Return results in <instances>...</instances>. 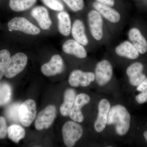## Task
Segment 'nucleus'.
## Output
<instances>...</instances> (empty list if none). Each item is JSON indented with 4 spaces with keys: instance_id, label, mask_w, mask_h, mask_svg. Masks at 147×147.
<instances>
[{
    "instance_id": "cd10ccee",
    "label": "nucleus",
    "mask_w": 147,
    "mask_h": 147,
    "mask_svg": "<svg viewBox=\"0 0 147 147\" xmlns=\"http://www.w3.org/2000/svg\"><path fill=\"white\" fill-rule=\"evenodd\" d=\"M74 11L82 10L85 6L84 0H63Z\"/></svg>"
},
{
    "instance_id": "7c9ffc66",
    "label": "nucleus",
    "mask_w": 147,
    "mask_h": 147,
    "mask_svg": "<svg viewBox=\"0 0 147 147\" xmlns=\"http://www.w3.org/2000/svg\"><path fill=\"white\" fill-rule=\"evenodd\" d=\"M95 1L101 3L111 7L114 6L115 4V0H95Z\"/></svg>"
},
{
    "instance_id": "a878e982",
    "label": "nucleus",
    "mask_w": 147,
    "mask_h": 147,
    "mask_svg": "<svg viewBox=\"0 0 147 147\" xmlns=\"http://www.w3.org/2000/svg\"><path fill=\"white\" fill-rule=\"evenodd\" d=\"M137 90L141 92L137 95L135 99L139 104H143L147 102V78L137 87Z\"/></svg>"
},
{
    "instance_id": "2eb2a0df",
    "label": "nucleus",
    "mask_w": 147,
    "mask_h": 147,
    "mask_svg": "<svg viewBox=\"0 0 147 147\" xmlns=\"http://www.w3.org/2000/svg\"><path fill=\"white\" fill-rule=\"evenodd\" d=\"M31 14L42 30H48L52 26V22L49 16V12L44 7L42 6L36 7L32 9Z\"/></svg>"
},
{
    "instance_id": "b1692460",
    "label": "nucleus",
    "mask_w": 147,
    "mask_h": 147,
    "mask_svg": "<svg viewBox=\"0 0 147 147\" xmlns=\"http://www.w3.org/2000/svg\"><path fill=\"white\" fill-rule=\"evenodd\" d=\"M12 90L9 84L0 82V106L6 105L11 99Z\"/></svg>"
},
{
    "instance_id": "6ab92c4d",
    "label": "nucleus",
    "mask_w": 147,
    "mask_h": 147,
    "mask_svg": "<svg viewBox=\"0 0 147 147\" xmlns=\"http://www.w3.org/2000/svg\"><path fill=\"white\" fill-rule=\"evenodd\" d=\"M83 21L76 19L74 22L71 27V33L74 39L84 46H86L89 43Z\"/></svg>"
},
{
    "instance_id": "9d476101",
    "label": "nucleus",
    "mask_w": 147,
    "mask_h": 147,
    "mask_svg": "<svg viewBox=\"0 0 147 147\" xmlns=\"http://www.w3.org/2000/svg\"><path fill=\"white\" fill-rule=\"evenodd\" d=\"M64 69V63L61 57L59 55H55L50 61L44 64L41 67V71L45 76H55L62 72Z\"/></svg>"
},
{
    "instance_id": "423d86ee",
    "label": "nucleus",
    "mask_w": 147,
    "mask_h": 147,
    "mask_svg": "<svg viewBox=\"0 0 147 147\" xmlns=\"http://www.w3.org/2000/svg\"><path fill=\"white\" fill-rule=\"evenodd\" d=\"M96 10L90 11L88 14V22L92 36L97 41L102 39L103 36V19Z\"/></svg>"
},
{
    "instance_id": "2f4dec72",
    "label": "nucleus",
    "mask_w": 147,
    "mask_h": 147,
    "mask_svg": "<svg viewBox=\"0 0 147 147\" xmlns=\"http://www.w3.org/2000/svg\"><path fill=\"white\" fill-rule=\"evenodd\" d=\"M144 137L145 139H146V141L147 142V131H145L144 133Z\"/></svg>"
},
{
    "instance_id": "f8f14e48",
    "label": "nucleus",
    "mask_w": 147,
    "mask_h": 147,
    "mask_svg": "<svg viewBox=\"0 0 147 147\" xmlns=\"http://www.w3.org/2000/svg\"><path fill=\"white\" fill-rule=\"evenodd\" d=\"M90 100L89 96L86 94L81 93L76 96L74 105L69 114L70 118L76 122H82L84 118L81 108L89 103Z\"/></svg>"
},
{
    "instance_id": "9b49d317",
    "label": "nucleus",
    "mask_w": 147,
    "mask_h": 147,
    "mask_svg": "<svg viewBox=\"0 0 147 147\" xmlns=\"http://www.w3.org/2000/svg\"><path fill=\"white\" fill-rule=\"evenodd\" d=\"M110 107V102L107 99H102L99 102L98 114L94 124L95 130L97 132H101L105 129Z\"/></svg>"
},
{
    "instance_id": "f257e3e1",
    "label": "nucleus",
    "mask_w": 147,
    "mask_h": 147,
    "mask_svg": "<svg viewBox=\"0 0 147 147\" xmlns=\"http://www.w3.org/2000/svg\"><path fill=\"white\" fill-rule=\"evenodd\" d=\"M130 120V114L126 108L123 105H117L109 110L107 124L115 125L116 133L119 136H124L129 130Z\"/></svg>"
},
{
    "instance_id": "20e7f679",
    "label": "nucleus",
    "mask_w": 147,
    "mask_h": 147,
    "mask_svg": "<svg viewBox=\"0 0 147 147\" xmlns=\"http://www.w3.org/2000/svg\"><path fill=\"white\" fill-rule=\"evenodd\" d=\"M7 26L10 30L20 31L31 35H36L40 32L38 27L24 17H14L9 21Z\"/></svg>"
},
{
    "instance_id": "bb28decb",
    "label": "nucleus",
    "mask_w": 147,
    "mask_h": 147,
    "mask_svg": "<svg viewBox=\"0 0 147 147\" xmlns=\"http://www.w3.org/2000/svg\"><path fill=\"white\" fill-rule=\"evenodd\" d=\"M10 58V52L7 50L0 51V80L4 75L8 61Z\"/></svg>"
},
{
    "instance_id": "6e6552de",
    "label": "nucleus",
    "mask_w": 147,
    "mask_h": 147,
    "mask_svg": "<svg viewBox=\"0 0 147 147\" xmlns=\"http://www.w3.org/2000/svg\"><path fill=\"white\" fill-rule=\"evenodd\" d=\"M95 79L99 86H105L112 79L113 67L111 63L107 60L98 62L95 69Z\"/></svg>"
},
{
    "instance_id": "f03ea898",
    "label": "nucleus",
    "mask_w": 147,
    "mask_h": 147,
    "mask_svg": "<svg viewBox=\"0 0 147 147\" xmlns=\"http://www.w3.org/2000/svg\"><path fill=\"white\" fill-rule=\"evenodd\" d=\"M83 128L75 121H69L62 127V134L64 143L67 147H73L76 142L82 137Z\"/></svg>"
},
{
    "instance_id": "4be33fe9",
    "label": "nucleus",
    "mask_w": 147,
    "mask_h": 147,
    "mask_svg": "<svg viewBox=\"0 0 147 147\" xmlns=\"http://www.w3.org/2000/svg\"><path fill=\"white\" fill-rule=\"evenodd\" d=\"M36 0H9V6L13 11H24L32 7Z\"/></svg>"
},
{
    "instance_id": "0eeeda50",
    "label": "nucleus",
    "mask_w": 147,
    "mask_h": 147,
    "mask_svg": "<svg viewBox=\"0 0 147 147\" xmlns=\"http://www.w3.org/2000/svg\"><path fill=\"white\" fill-rule=\"evenodd\" d=\"M57 115V109L54 105H50L40 111L38 115L35 127L37 130L49 128L54 122Z\"/></svg>"
},
{
    "instance_id": "39448f33",
    "label": "nucleus",
    "mask_w": 147,
    "mask_h": 147,
    "mask_svg": "<svg viewBox=\"0 0 147 147\" xmlns=\"http://www.w3.org/2000/svg\"><path fill=\"white\" fill-rule=\"evenodd\" d=\"M36 113V104L34 100L28 99L19 107V121L24 126H30L35 118Z\"/></svg>"
},
{
    "instance_id": "4468645a",
    "label": "nucleus",
    "mask_w": 147,
    "mask_h": 147,
    "mask_svg": "<svg viewBox=\"0 0 147 147\" xmlns=\"http://www.w3.org/2000/svg\"><path fill=\"white\" fill-rule=\"evenodd\" d=\"M95 10L97 11L102 17L112 23H118L121 15L117 11L110 6L95 1L93 3Z\"/></svg>"
},
{
    "instance_id": "a211bd4d",
    "label": "nucleus",
    "mask_w": 147,
    "mask_h": 147,
    "mask_svg": "<svg viewBox=\"0 0 147 147\" xmlns=\"http://www.w3.org/2000/svg\"><path fill=\"white\" fill-rule=\"evenodd\" d=\"M116 54L120 57L130 59H136L139 57V53L130 41L125 40L115 48Z\"/></svg>"
},
{
    "instance_id": "ddd939ff",
    "label": "nucleus",
    "mask_w": 147,
    "mask_h": 147,
    "mask_svg": "<svg viewBox=\"0 0 147 147\" xmlns=\"http://www.w3.org/2000/svg\"><path fill=\"white\" fill-rule=\"evenodd\" d=\"M144 66L140 62H135L129 66L126 69V74L129 77L130 84L134 86H138L146 77L142 73Z\"/></svg>"
},
{
    "instance_id": "412c9836",
    "label": "nucleus",
    "mask_w": 147,
    "mask_h": 147,
    "mask_svg": "<svg viewBox=\"0 0 147 147\" xmlns=\"http://www.w3.org/2000/svg\"><path fill=\"white\" fill-rule=\"evenodd\" d=\"M58 29L61 34L68 36L71 33V24L70 16L67 12L60 11L57 14Z\"/></svg>"
},
{
    "instance_id": "c756f323",
    "label": "nucleus",
    "mask_w": 147,
    "mask_h": 147,
    "mask_svg": "<svg viewBox=\"0 0 147 147\" xmlns=\"http://www.w3.org/2000/svg\"><path fill=\"white\" fill-rule=\"evenodd\" d=\"M7 129L5 118L0 117V139L5 138L7 133Z\"/></svg>"
},
{
    "instance_id": "c85d7f7f",
    "label": "nucleus",
    "mask_w": 147,
    "mask_h": 147,
    "mask_svg": "<svg viewBox=\"0 0 147 147\" xmlns=\"http://www.w3.org/2000/svg\"><path fill=\"white\" fill-rule=\"evenodd\" d=\"M45 5L52 10L57 11H63L64 7L59 0H41Z\"/></svg>"
},
{
    "instance_id": "aec40b11",
    "label": "nucleus",
    "mask_w": 147,
    "mask_h": 147,
    "mask_svg": "<svg viewBox=\"0 0 147 147\" xmlns=\"http://www.w3.org/2000/svg\"><path fill=\"white\" fill-rule=\"evenodd\" d=\"M76 96V92L73 89H67L65 92L63 102L60 108V113L63 116L67 117L69 115L74 105Z\"/></svg>"
},
{
    "instance_id": "5701e85b",
    "label": "nucleus",
    "mask_w": 147,
    "mask_h": 147,
    "mask_svg": "<svg viewBox=\"0 0 147 147\" xmlns=\"http://www.w3.org/2000/svg\"><path fill=\"white\" fill-rule=\"evenodd\" d=\"M9 138L16 143H18L20 140L25 137L26 131L22 127L18 125L13 124L7 129Z\"/></svg>"
},
{
    "instance_id": "393cba45",
    "label": "nucleus",
    "mask_w": 147,
    "mask_h": 147,
    "mask_svg": "<svg viewBox=\"0 0 147 147\" xmlns=\"http://www.w3.org/2000/svg\"><path fill=\"white\" fill-rule=\"evenodd\" d=\"M20 105L19 102H15L6 108L5 115L9 120L13 122H19V108Z\"/></svg>"
},
{
    "instance_id": "1a4fd4ad",
    "label": "nucleus",
    "mask_w": 147,
    "mask_h": 147,
    "mask_svg": "<svg viewBox=\"0 0 147 147\" xmlns=\"http://www.w3.org/2000/svg\"><path fill=\"white\" fill-rule=\"evenodd\" d=\"M95 79V74L90 71L85 72L81 70H74L69 75L68 82L72 87H78L79 86L87 87Z\"/></svg>"
},
{
    "instance_id": "f3484780",
    "label": "nucleus",
    "mask_w": 147,
    "mask_h": 147,
    "mask_svg": "<svg viewBox=\"0 0 147 147\" xmlns=\"http://www.w3.org/2000/svg\"><path fill=\"white\" fill-rule=\"evenodd\" d=\"M62 50L64 53L73 55L79 59L86 57L87 53L84 45L74 39H68L63 43Z\"/></svg>"
},
{
    "instance_id": "dca6fc26",
    "label": "nucleus",
    "mask_w": 147,
    "mask_h": 147,
    "mask_svg": "<svg viewBox=\"0 0 147 147\" xmlns=\"http://www.w3.org/2000/svg\"><path fill=\"white\" fill-rule=\"evenodd\" d=\"M128 37L129 41L141 54H144L147 51V41L139 29L131 28L129 30Z\"/></svg>"
},
{
    "instance_id": "7ed1b4c3",
    "label": "nucleus",
    "mask_w": 147,
    "mask_h": 147,
    "mask_svg": "<svg viewBox=\"0 0 147 147\" xmlns=\"http://www.w3.org/2000/svg\"><path fill=\"white\" fill-rule=\"evenodd\" d=\"M28 61V57L24 53H17L10 57L6 68L5 76L10 79L21 73L26 67Z\"/></svg>"
}]
</instances>
